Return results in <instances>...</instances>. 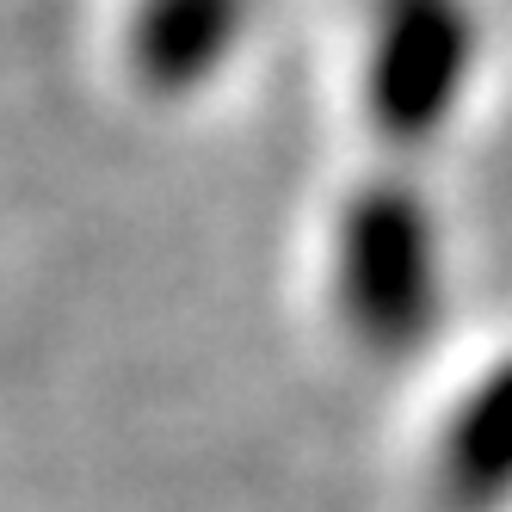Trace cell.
<instances>
[{"mask_svg":"<svg viewBox=\"0 0 512 512\" xmlns=\"http://www.w3.org/2000/svg\"><path fill=\"white\" fill-rule=\"evenodd\" d=\"M334 315L377 358H408L445 321V260L414 192L377 186L346 204L334 235Z\"/></svg>","mask_w":512,"mask_h":512,"instance_id":"obj_1","label":"cell"},{"mask_svg":"<svg viewBox=\"0 0 512 512\" xmlns=\"http://www.w3.org/2000/svg\"><path fill=\"white\" fill-rule=\"evenodd\" d=\"M432 475L445 512H500L512 500V352L457 395L432 445Z\"/></svg>","mask_w":512,"mask_h":512,"instance_id":"obj_2","label":"cell"}]
</instances>
